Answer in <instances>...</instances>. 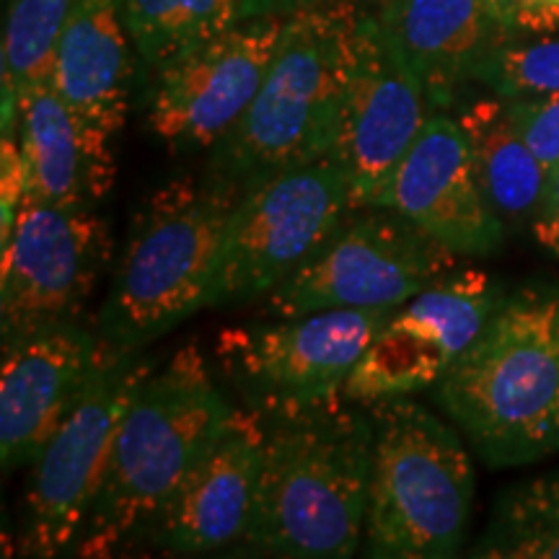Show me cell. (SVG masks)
Listing matches in <instances>:
<instances>
[{"label": "cell", "instance_id": "9a60e30c", "mask_svg": "<svg viewBox=\"0 0 559 559\" xmlns=\"http://www.w3.org/2000/svg\"><path fill=\"white\" fill-rule=\"evenodd\" d=\"M111 349L96 324L86 326L79 319L3 342L0 456L5 472L39 456Z\"/></svg>", "mask_w": 559, "mask_h": 559}, {"label": "cell", "instance_id": "4fadbf2b", "mask_svg": "<svg viewBox=\"0 0 559 559\" xmlns=\"http://www.w3.org/2000/svg\"><path fill=\"white\" fill-rule=\"evenodd\" d=\"M502 300L487 272L453 270L391 311L342 389L368 404L432 389Z\"/></svg>", "mask_w": 559, "mask_h": 559}, {"label": "cell", "instance_id": "ffe728a7", "mask_svg": "<svg viewBox=\"0 0 559 559\" xmlns=\"http://www.w3.org/2000/svg\"><path fill=\"white\" fill-rule=\"evenodd\" d=\"M130 45L120 0H79L55 55L58 94L109 138L124 128L130 111Z\"/></svg>", "mask_w": 559, "mask_h": 559}, {"label": "cell", "instance_id": "83f0119b", "mask_svg": "<svg viewBox=\"0 0 559 559\" xmlns=\"http://www.w3.org/2000/svg\"><path fill=\"white\" fill-rule=\"evenodd\" d=\"M24 194L26 174L19 138H0V251L11 247Z\"/></svg>", "mask_w": 559, "mask_h": 559}, {"label": "cell", "instance_id": "7a4b0ae2", "mask_svg": "<svg viewBox=\"0 0 559 559\" xmlns=\"http://www.w3.org/2000/svg\"><path fill=\"white\" fill-rule=\"evenodd\" d=\"M432 394L495 469L559 453V285L502 296Z\"/></svg>", "mask_w": 559, "mask_h": 559}, {"label": "cell", "instance_id": "44dd1931", "mask_svg": "<svg viewBox=\"0 0 559 559\" xmlns=\"http://www.w3.org/2000/svg\"><path fill=\"white\" fill-rule=\"evenodd\" d=\"M464 135L489 205L500 221L536 218L547 192L549 169L523 138L502 96H481L461 109Z\"/></svg>", "mask_w": 559, "mask_h": 559}, {"label": "cell", "instance_id": "7c38bea8", "mask_svg": "<svg viewBox=\"0 0 559 559\" xmlns=\"http://www.w3.org/2000/svg\"><path fill=\"white\" fill-rule=\"evenodd\" d=\"M288 16L243 19L160 68L148 124L177 151H213L262 88Z\"/></svg>", "mask_w": 559, "mask_h": 559}, {"label": "cell", "instance_id": "5b68a950", "mask_svg": "<svg viewBox=\"0 0 559 559\" xmlns=\"http://www.w3.org/2000/svg\"><path fill=\"white\" fill-rule=\"evenodd\" d=\"M230 181H166L132 221L128 247L104 298L96 332L120 353H143L205 309L228 221L241 200Z\"/></svg>", "mask_w": 559, "mask_h": 559}, {"label": "cell", "instance_id": "ba28073f", "mask_svg": "<svg viewBox=\"0 0 559 559\" xmlns=\"http://www.w3.org/2000/svg\"><path fill=\"white\" fill-rule=\"evenodd\" d=\"M459 254L383 205L353 207L317 254L264 298V317L394 309L456 270Z\"/></svg>", "mask_w": 559, "mask_h": 559}, {"label": "cell", "instance_id": "7402d4cb", "mask_svg": "<svg viewBox=\"0 0 559 559\" xmlns=\"http://www.w3.org/2000/svg\"><path fill=\"white\" fill-rule=\"evenodd\" d=\"M120 9L132 47L153 73L228 26L260 16L254 0H120Z\"/></svg>", "mask_w": 559, "mask_h": 559}, {"label": "cell", "instance_id": "2e32d148", "mask_svg": "<svg viewBox=\"0 0 559 559\" xmlns=\"http://www.w3.org/2000/svg\"><path fill=\"white\" fill-rule=\"evenodd\" d=\"M264 417L234 407L213 443L153 515L143 536L160 555L194 557L239 547L262 469Z\"/></svg>", "mask_w": 559, "mask_h": 559}, {"label": "cell", "instance_id": "603a6c76", "mask_svg": "<svg viewBox=\"0 0 559 559\" xmlns=\"http://www.w3.org/2000/svg\"><path fill=\"white\" fill-rule=\"evenodd\" d=\"M474 557L559 559V469L536 474L498 500Z\"/></svg>", "mask_w": 559, "mask_h": 559}, {"label": "cell", "instance_id": "d6986e66", "mask_svg": "<svg viewBox=\"0 0 559 559\" xmlns=\"http://www.w3.org/2000/svg\"><path fill=\"white\" fill-rule=\"evenodd\" d=\"M379 16L432 109L453 107L461 88L477 81L487 55L508 39L485 0H381Z\"/></svg>", "mask_w": 559, "mask_h": 559}, {"label": "cell", "instance_id": "52a82bcc", "mask_svg": "<svg viewBox=\"0 0 559 559\" xmlns=\"http://www.w3.org/2000/svg\"><path fill=\"white\" fill-rule=\"evenodd\" d=\"M353 210L332 156L249 187L230 215L205 309L264 300L304 267Z\"/></svg>", "mask_w": 559, "mask_h": 559}, {"label": "cell", "instance_id": "cb8c5ba5", "mask_svg": "<svg viewBox=\"0 0 559 559\" xmlns=\"http://www.w3.org/2000/svg\"><path fill=\"white\" fill-rule=\"evenodd\" d=\"M79 0H9L3 26V86L24 94L52 79L55 55Z\"/></svg>", "mask_w": 559, "mask_h": 559}, {"label": "cell", "instance_id": "4316f807", "mask_svg": "<svg viewBox=\"0 0 559 559\" xmlns=\"http://www.w3.org/2000/svg\"><path fill=\"white\" fill-rule=\"evenodd\" d=\"M506 37H557L559 0H485Z\"/></svg>", "mask_w": 559, "mask_h": 559}, {"label": "cell", "instance_id": "484cf974", "mask_svg": "<svg viewBox=\"0 0 559 559\" xmlns=\"http://www.w3.org/2000/svg\"><path fill=\"white\" fill-rule=\"evenodd\" d=\"M510 115L536 156L551 171L559 166V94L506 99Z\"/></svg>", "mask_w": 559, "mask_h": 559}, {"label": "cell", "instance_id": "f1b7e54d", "mask_svg": "<svg viewBox=\"0 0 559 559\" xmlns=\"http://www.w3.org/2000/svg\"><path fill=\"white\" fill-rule=\"evenodd\" d=\"M531 234H534V239L539 241L544 249L559 257V210L536 215L534 223H531Z\"/></svg>", "mask_w": 559, "mask_h": 559}, {"label": "cell", "instance_id": "8fae6325", "mask_svg": "<svg viewBox=\"0 0 559 559\" xmlns=\"http://www.w3.org/2000/svg\"><path fill=\"white\" fill-rule=\"evenodd\" d=\"M432 104L379 13L362 11L353 41L332 158L345 169L353 207L376 205L391 174L430 120Z\"/></svg>", "mask_w": 559, "mask_h": 559}, {"label": "cell", "instance_id": "8992f818", "mask_svg": "<svg viewBox=\"0 0 559 559\" xmlns=\"http://www.w3.org/2000/svg\"><path fill=\"white\" fill-rule=\"evenodd\" d=\"M366 407L373 417L366 555H459L474 508V466L459 432L412 396H386Z\"/></svg>", "mask_w": 559, "mask_h": 559}, {"label": "cell", "instance_id": "f546056e", "mask_svg": "<svg viewBox=\"0 0 559 559\" xmlns=\"http://www.w3.org/2000/svg\"><path fill=\"white\" fill-rule=\"evenodd\" d=\"M254 3L260 16H264V13H283V16H290V13L306 9V5L321 3V0H254Z\"/></svg>", "mask_w": 559, "mask_h": 559}, {"label": "cell", "instance_id": "ac0fdd59", "mask_svg": "<svg viewBox=\"0 0 559 559\" xmlns=\"http://www.w3.org/2000/svg\"><path fill=\"white\" fill-rule=\"evenodd\" d=\"M19 145L26 194L58 207H96L117 179L111 138L68 107L52 79L21 94Z\"/></svg>", "mask_w": 559, "mask_h": 559}, {"label": "cell", "instance_id": "30bf717a", "mask_svg": "<svg viewBox=\"0 0 559 559\" xmlns=\"http://www.w3.org/2000/svg\"><path fill=\"white\" fill-rule=\"evenodd\" d=\"M394 309H330L228 326L215 337V360L243 407L260 415L309 407L342 394Z\"/></svg>", "mask_w": 559, "mask_h": 559}, {"label": "cell", "instance_id": "3957f363", "mask_svg": "<svg viewBox=\"0 0 559 559\" xmlns=\"http://www.w3.org/2000/svg\"><path fill=\"white\" fill-rule=\"evenodd\" d=\"M230 412L194 345L153 370L124 412L107 474L70 555L109 557L143 536Z\"/></svg>", "mask_w": 559, "mask_h": 559}, {"label": "cell", "instance_id": "e0dca14e", "mask_svg": "<svg viewBox=\"0 0 559 559\" xmlns=\"http://www.w3.org/2000/svg\"><path fill=\"white\" fill-rule=\"evenodd\" d=\"M376 205L428 230L459 257L492 254L506 226L489 205L459 117L430 115Z\"/></svg>", "mask_w": 559, "mask_h": 559}, {"label": "cell", "instance_id": "d4e9b609", "mask_svg": "<svg viewBox=\"0 0 559 559\" xmlns=\"http://www.w3.org/2000/svg\"><path fill=\"white\" fill-rule=\"evenodd\" d=\"M477 81L502 99L559 94V34L500 41L479 66Z\"/></svg>", "mask_w": 559, "mask_h": 559}, {"label": "cell", "instance_id": "6da1fadb", "mask_svg": "<svg viewBox=\"0 0 559 559\" xmlns=\"http://www.w3.org/2000/svg\"><path fill=\"white\" fill-rule=\"evenodd\" d=\"M262 417V469L239 547L260 557H353L366 531L373 464L368 407L337 394Z\"/></svg>", "mask_w": 559, "mask_h": 559}, {"label": "cell", "instance_id": "277c9868", "mask_svg": "<svg viewBox=\"0 0 559 559\" xmlns=\"http://www.w3.org/2000/svg\"><path fill=\"white\" fill-rule=\"evenodd\" d=\"M360 13L355 0H321L290 13L262 88L213 148L210 177L247 192L332 156Z\"/></svg>", "mask_w": 559, "mask_h": 559}, {"label": "cell", "instance_id": "9c48e42d", "mask_svg": "<svg viewBox=\"0 0 559 559\" xmlns=\"http://www.w3.org/2000/svg\"><path fill=\"white\" fill-rule=\"evenodd\" d=\"M156 370L143 353L111 349L91 386L32 461L21 508V555L60 557L73 551L99 492L124 412Z\"/></svg>", "mask_w": 559, "mask_h": 559}, {"label": "cell", "instance_id": "4dcf8cb0", "mask_svg": "<svg viewBox=\"0 0 559 559\" xmlns=\"http://www.w3.org/2000/svg\"><path fill=\"white\" fill-rule=\"evenodd\" d=\"M559 210V166L549 171V181H547V192H544V202H542V213H555Z\"/></svg>", "mask_w": 559, "mask_h": 559}, {"label": "cell", "instance_id": "1f68e13d", "mask_svg": "<svg viewBox=\"0 0 559 559\" xmlns=\"http://www.w3.org/2000/svg\"><path fill=\"white\" fill-rule=\"evenodd\" d=\"M376 3H381V0H376Z\"/></svg>", "mask_w": 559, "mask_h": 559}, {"label": "cell", "instance_id": "5bb4252c", "mask_svg": "<svg viewBox=\"0 0 559 559\" xmlns=\"http://www.w3.org/2000/svg\"><path fill=\"white\" fill-rule=\"evenodd\" d=\"M109 260V226L94 207H58L24 198L16 234L3 251V342L79 319Z\"/></svg>", "mask_w": 559, "mask_h": 559}]
</instances>
